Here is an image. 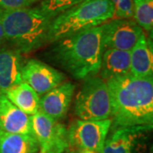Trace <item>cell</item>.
I'll use <instances>...</instances> for the list:
<instances>
[{
	"instance_id": "obj_1",
	"label": "cell",
	"mask_w": 153,
	"mask_h": 153,
	"mask_svg": "<svg viewBox=\"0 0 153 153\" xmlns=\"http://www.w3.org/2000/svg\"><path fill=\"white\" fill-rule=\"evenodd\" d=\"M105 82L111 100L112 128L152 127V77L128 74Z\"/></svg>"
},
{
	"instance_id": "obj_2",
	"label": "cell",
	"mask_w": 153,
	"mask_h": 153,
	"mask_svg": "<svg viewBox=\"0 0 153 153\" xmlns=\"http://www.w3.org/2000/svg\"><path fill=\"white\" fill-rule=\"evenodd\" d=\"M102 29L101 25L55 42L45 55L74 79L83 81L97 76L105 50Z\"/></svg>"
},
{
	"instance_id": "obj_3",
	"label": "cell",
	"mask_w": 153,
	"mask_h": 153,
	"mask_svg": "<svg viewBox=\"0 0 153 153\" xmlns=\"http://www.w3.org/2000/svg\"><path fill=\"white\" fill-rule=\"evenodd\" d=\"M52 18L38 7L0 12L5 43L22 54H29L48 44Z\"/></svg>"
},
{
	"instance_id": "obj_4",
	"label": "cell",
	"mask_w": 153,
	"mask_h": 153,
	"mask_svg": "<svg viewBox=\"0 0 153 153\" xmlns=\"http://www.w3.org/2000/svg\"><path fill=\"white\" fill-rule=\"evenodd\" d=\"M113 18L114 6L111 0H84L52 20L48 44L101 26Z\"/></svg>"
},
{
	"instance_id": "obj_5",
	"label": "cell",
	"mask_w": 153,
	"mask_h": 153,
	"mask_svg": "<svg viewBox=\"0 0 153 153\" xmlns=\"http://www.w3.org/2000/svg\"><path fill=\"white\" fill-rule=\"evenodd\" d=\"M83 81L75 99V115L81 120L96 121L111 118V107L106 82L98 76Z\"/></svg>"
},
{
	"instance_id": "obj_6",
	"label": "cell",
	"mask_w": 153,
	"mask_h": 153,
	"mask_svg": "<svg viewBox=\"0 0 153 153\" xmlns=\"http://www.w3.org/2000/svg\"><path fill=\"white\" fill-rule=\"evenodd\" d=\"M111 126V118L96 121L75 119L67 128L70 147L101 153Z\"/></svg>"
},
{
	"instance_id": "obj_7",
	"label": "cell",
	"mask_w": 153,
	"mask_h": 153,
	"mask_svg": "<svg viewBox=\"0 0 153 153\" xmlns=\"http://www.w3.org/2000/svg\"><path fill=\"white\" fill-rule=\"evenodd\" d=\"M31 120L39 153H63L70 147L67 128L60 121L40 111L31 116Z\"/></svg>"
},
{
	"instance_id": "obj_8",
	"label": "cell",
	"mask_w": 153,
	"mask_h": 153,
	"mask_svg": "<svg viewBox=\"0 0 153 153\" xmlns=\"http://www.w3.org/2000/svg\"><path fill=\"white\" fill-rule=\"evenodd\" d=\"M104 49L131 51L144 34V30L133 19H112L102 25Z\"/></svg>"
},
{
	"instance_id": "obj_9",
	"label": "cell",
	"mask_w": 153,
	"mask_h": 153,
	"mask_svg": "<svg viewBox=\"0 0 153 153\" xmlns=\"http://www.w3.org/2000/svg\"><path fill=\"white\" fill-rule=\"evenodd\" d=\"M66 75L59 70L37 59H30L24 63L22 80L39 96H43L66 80Z\"/></svg>"
},
{
	"instance_id": "obj_10",
	"label": "cell",
	"mask_w": 153,
	"mask_h": 153,
	"mask_svg": "<svg viewBox=\"0 0 153 153\" xmlns=\"http://www.w3.org/2000/svg\"><path fill=\"white\" fill-rule=\"evenodd\" d=\"M152 127H130L114 129L105 140L101 153H140L146 135Z\"/></svg>"
},
{
	"instance_id": "obj_11",
	"label": "cell",
	"mask_w": 153,
	"mask_h": 153,
	"mask_svg": "<svg viewBox=\"0 0 153 153\" xmlns=\"http://www.w3.org/2000/svg\"><path fill=\"white\" fill-rule=\"evenodd\" d=\"M76 84L64 82L40 98L39 111L60 121L66 116L74 95Z\"/></svg>"
},
{
	"instance_id": "obj_12",
	"label": "cell",
	"mask_w": 153,
	"mask_h": 153,
	"mask_svg": "<svg viewBox=\"0 0 153 153\" xmlns=\"http://www.w3.org/2000/svg\"><path fill=\"white\" fill-rule=\"evenodd\" d=\"M0 129L10 134H33L31 116L19 109L3 93H0Z\"/></svg>"
},
{
	"instance_id": "obj_13",
	"label": "cell",
	"mask_w": 153,
	"mask_h": 153,
	"mask_svg": "<svg viewBox=\"0 0 153 153\" xmlns=\"http://www.w3.org/2000/svg\"><path fill=\"white\" fill-rule=\"evenodd\" d=\"M24 59L21 52L12 48L0 49V93L23 82Z\"/></svg>"
},
{
	"instance_id": "obj_14",
	"label": "cell",
	"mask_w": 153,
	"mask_h": 153,
	"mask_svg": "<svg viewBox=\"0 0 153 153\" xmlns=\"http://www.w3.org/2000/svg\"><path fill=\"white\" fill-rule=\"evenodd\" d=\"M152 41L144 33L130 51V75L136 77H152Z\"/></svg>"
},
{
	"instance_id": "obj_15",
	"label": "cell",
	"mask_w": 153,
	"mask_h": 153,
	"mask_svg": "<svg viewBox=\"0 0 153 153\" xmlns=\"http://www.w3.org/2000/svg\"><path fill=\"white\" fill-rule=\"evenodd\" d=\"M99 74L105 81L130 74V51L105 49Z\"/></svg>"
},
{
	"instance_id": "obj_16",
	"label": "cell",
	"mask_w": 153,
	"mask_h": 153,
	"mask_svg": "<svg viewBox=\"0 0 153 153\" xmlns=\"http://www.w3.org/2000/svg\"><path fill=\"white\" fill-rule=\"evenodd\" d=\"M4 94L13 104L26 114L33 116L39 111L40 97L26 82H22L8 89Z\"/></svg>"
},
{
	"instance_id": "obj_17",
	"label": "cell",
	"mask_w": 153,
	"mask_h": 153,
	"mask_svg": "<svg viewBox=\"0 0 153 153\" xmlns=\"http://www.w3.org/2000/svg\"><path fill=\"white\" fill-rule=\"evenodd\" d=\"M0 153H39V146L33 134L1 131Z\"/></svg>"
},
{
	"instance_id": "obj_18",
	"label": "cell",
	"mask_w": 153,
	"mask_h": 153,
	"mask_svg": "<svg viewBox=\"0 0 153 153\" xmlns=\"http://www.w3.org/2000/svg\"><path fill=\"white\" fill-rule=\"evenodd\" d=\"M151 36L153 30V0H133V18Z\"/></svg>"
},
{
	"instance_id": "obj_19",
	"label": "cell",
	"mask_w": 153,
	"mask_h": 153,
	"mask_svg": "<svg viewBox=\"0 0 153 153\" xmlns=\"http://www.w3.org/2000/svg\"><path fill=\"white\" fill-rule=\"evenodd\" d=\"M84 0H43L39 8L48 16L54 19L55 16L80 4Z\"/></svg>"
},
{
	"instance_id": "obj_20",
	"label": "cell",
	"mask_w": 153,
	"mask_h": 153,
	"mask_svg": "<svg viewBox=\"0 0 153 153\" xmlns=\"http://www.w3.org/2000/svg\"><path fill=\"white\" fill-rule=\"evenodd\" d=\"M114 6L113 19H132L133 0H111Z\"/></svg>"
},
{
	"instance_id": "obj_21",
	"label": "cell",
	"mask_w": 153,
	"mask_h": 153,
	"mask_svg": "<svg viewBox=\"0 0 153 153\" xmlns=\"http://www.w3.org/2000/svg\"><path fill=\"white\" fill-rule=\"evenodd\" d=\"M38 0H0V12L28 8Z\"/></svg>"
},
{
	"instance_id": "obj_22",
	"label": "cell",
	"mask_w": 153,
	"mask_h": 153,
	"mask_svg": "<svg viewBox=\"0 0 153 153\" xmlns=\"http://www.w3.org/2000/svg\"><path fill=\"white\" fill-rule=\"evenodd\" d=\"M5 44V38H4V30L3 27L0 22V49L3 48V46Z\"/></svg>"
},
{
	"instance_id": "obj_23",
	"label": "cell",
	"mask_w": 153,
	"mask_h": 153,
	"mask_svg": "<svg viewBox=\"0 0 153 153\" xmlns=\"http://www.w3.org/2000/svg\"><path fill=\"white\" fill-rule=\"evenodd\" d=\"M63 153H75V150H74V149H72L71 147H69Z\"/></svg>"
},
{
	"instance_id": "obj_24",
	"label": "cell",
	"mask_w": 153,
	"mask_h": 153,
	"mask_svg": "<svg viewBox=\"0 0 153 153\" xmlns=\"http://www.w3.org/2000/svg\"><path fill=\"white\" fill-rule=\"evenodd\" d=\"M78 153H96V152H88V151H79Z\"/></svg>"
},
{
	"instance_id": "obj_25",
	"label": "cell",
	"mask_w": 153,
	"mask_h": 153,
	"mask_svg": "<svg viewBox=\"0 0 153 153\" xmlns=\"http://www.w3.org/2000/svg\"><path fill=\"white\" fill-rule=\"evenodd\" d=\"M1 131H2V130H1V129H0V133H1Z\"/></svg>"
}]
</instances>
